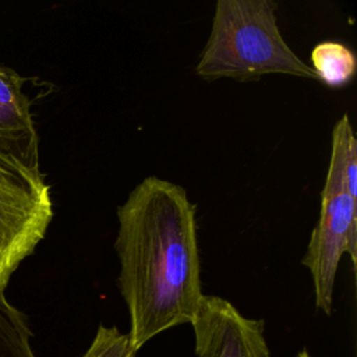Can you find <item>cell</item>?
I'll return each instance as SVG.
<instances>
[{
  "mask_svg": "<svg viewBox=\"0 0 357 357\" xmlns=\"http://www.w3.org/2000/svg\"><path fill=\"white\" fill-rule=\"evenodd\" d=\"M119 289L138 351L156 335L191 324L204 298L195 205L169 180L146 177L117 208Z\"/></svg>",
  "mask_w": 357,
  "mask_h": 357,
  "instance_id": "6da1fadb",
  "label": "cell"
},
{
  "mask_svg": "<svg viewBox=\"0 0 357 357\" xmlns=\"http://www.w3.org/2000/svg\"><path fill=\"white\" fill-rule=\"evenodd\" d=\"M271 0H218L197 74L206 79L257 81L266 74L317 79L283 39Z\"/></svg>",
  "mask_w": 357,
  "mask_h": 357,
  "instance_id": "7a4b0ae2",
  "label": "cell"
},
{
  "mask_svg": "<svg viewBox=\"0 0 357 357\" xmlns=\"http://www.w3.org/2000/svg\"><path fill=\"white\" fill-rule=\"evenodd\" d=\"M357 144L349 116L343 114L332 132V149L325 184L321 192V211L311 231L301 264L308 268L314 284L315 304L331 314L335 279L342 255L350 257L353 269L357 257V199L346 188V165L351 146Z\"/></svg>",
  "mask_w": 357,
  "mask_h": 357,
  "instance_id": "3957f363",
  "label": "cell"
},
{
  "mask_svg": "<svg viewBox=\"0 0 357 357\" xmlns=\"http://www.w3.org/2000/svg\"><path fill=\"white\" fill-rule=\"evenodd\" d=\"M52 219L53 202L43 173L0 153V291L45 238Z\"/></svg>",
  "mask_w": 357,
  "mask_h": 357,
  "instance_id": "277c9868",
  "label": "cell"
},
{
  "mask_svg": "<svg viewBox=\"0 0 357 357\" xmlns=\"http://www.w3.org/2000/svg\"><path fill=\"white\" fill-rule=\"evenodd\" d=\"M191 326L197 357H269L264 321L247 318L222 297L204 296Z\"/></svg>",
  "mask_w": 357,
  "mask_h": 357,
  "instance_id": "5b68a950",
  "label": "cell"
},
{
  "mask_svg": "<svg viewBox=\"0 0 357 357\" xmlns=\"http://www.w3.org/2000/svg\"><path fill=\"white\" fill-rule=\"evenodd\" d=\"M24 82L14 70L0 67V153L40 170L39 137Z\"/></svg>",
  "mask_w": 357,
  "mask_h": 357,
  "instance_id": "8992f818",
  "label": "cell"
},
{
  "mask_svg": "<svg viewBox=\"0 0 357 357\" xmlns=\"http://www.w3.org/2000/svg\"><path fill=\"white\" fill-rule=\"evenodd\" d=\"M310 59L317 79L331 88L347 85L357 70V59L353 50L336 40H324L315 45Z\"/></svg>",
  "mask_w": 357,
  "mask_h": 357,
  "instance_id": "52a82bcc",
  "label": "cell"
},
{
  "mask_svg": "<svg viewBox=\"0 0 357 357\" xmlns=\"http://www.w3.org/2000/svg\"><path fill=\"white\" fill-rule=\"evenodd\" d=\"M26 315L0 291V357H36Z\"/></svg>",
  "mask_w": 357,
  "mask_h": 357,
  "instance_id": "ba28073f",
  "label": "cell"
},
{
  "mask_svg": "<svg viewBox=\"0 0 357 357\" xmlns=\"http://www.w3.org/2000/svg\"><path fill=\"white\" fill-rule=\"evenodd\" d=\"M128 333H121L117 326L99 325L96 335L82 357H135Z\"/></svg>",
  "mask_w": 357,
  "mask_h": 357,
  "instance_id": "9c48e42d",
  "label": "cell"
},
{
  "mask_svg": "<svg viewBox=\"0 0 357 357\" xmlns=\"http://www.w3.org/2000/svg\"><path fill=\"white\" fill-rule=\"evenodd\" d=\"M296 357H311V354H310L305 349H303V350H300V351L296 354Z\"/></svg>",
  "mask_w": 357,
  "mask_h": 357,
  "instance_id": "30bf717a",
  "label": "cell"
}]
</instances>
